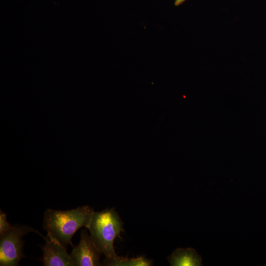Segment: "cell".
<instances>
[{
  "mask_svg": "<svg viewBox=\"0 0 266 266\" xmlns=\"http://www.w3.org/2000/svg\"><path fill=\"white\" fill-rule=\"evenodd\" d=\"M33 232L43 235L33 228L16 224L0 235V266H16L25 256L23 252L24 244L22 238L28 233Z\"/></svg>",
  "mask_w": 266,
  "mask_h": 266,
  "instance_id": "obj_3",
  "label": "cell"
},
{
  "mask_svg": "<svg viewBox=\"0 0 266 266\" xmlns=\"http://www.w3.org/2000/svg\"><path fill=\"white\" fill-rule=\"evenodd\" d=\"M171 266H201L202 258L192 248L176 249L167 257Z\"/></svg>",
  "mask_w": 266,
  "mask_h": 266,
  "instance_id": "obj_6",
  "label": "cell"
},
{
  "mask_svg": "<svg viewBox=\"0 0 266 266\" xmlns=\"http://www.w3.org/2000/svg\"><path fill=\"white\" fill-rule=\"evenodd\" d=\"M93 242L105 258L117 259L114 242L124 231L123 223L114 208L94 211L88 228Z\"/></svg>",
  "mask_w": 266,
  "mask_h": 266,
  "instance_id": "obj_2",
  "label": "cell"
},
{
  "mask_svg": "<svg viewBox=\"0 0 266 266\" xmlns=\"http://www.w3.org/2000/svg\"><path fill=\"white\" fill-rule=\"evenodd\" d=\"M94 211L89 205L65 211L48 208L44 214L43 228L47 235L65 248L68 245L73 247L72 237L79 229L88 228Z\"/></svg>",
  "mask_w": 266,
  "mask_h": 266,
  "instance_id": "obj_1",
  "label": "cell"
},
{
  "mask_svg": "<svg viewBox=\"0 0 266 266\" xmlns=\"http://www.w3.org/2000/svg\"><path fill=\"white\" fill-rule=\"evenodd\" d=\"M12 226L7 221V214L0 210V235L9 230Z\"/></svg>",
  "mask_w": 266,
  "mask_h": 266,
  "instance_id": "obj_8",
  "label": "cell"
},
{
  "mask_svg": "<svg viewBox=\"0 0 266 266\" xmlns=\"http://www.w3.org/2000/svg\"><path fill=\"white\" fill-rule=\"evenodd\" d=\"M186 0H175L174 5L175 6H178L183 3Z\"/></svg>",
  "mask_w": 266,
  "mask_h": 266,
  "instance_id": "obj_9",
  "label": "cell"
},
{
  "mask_svg": "<svg viewBox=\"0 0 266 266\" xmlns=\"http://www.w3.org/2000/svg\"><path fill=\"white\" fill-rule=\"evenodd\" d=\"M102 265L107 266H153L152 260L144 256L129 258L120 257L117 259L105 258L103 260Z\"/></svg>",
  "mask_w": 266,
  "mask_h": 266,
  "instance_id": "obj_7",
  "label": "cell"
},
{
  "mask_svg": "<svg viewBox=\"0 0 266 266\" xmlns=\"http://www.w3.org/2000/svg\"><path fill=\"white\" fill-rule=\"evenodd\" d=\"M45 244L41 246L40 261L44 266H75L70 254L62 244L48 235L43 236Z\"/></svg>",
  "mask_w": 266,
  "mask_h": 266,
  "instance_id": "obj_5",
  "label": "cell"
},
{
  "mask_svg": "<svg viewBox=\"0 0 266 266\" xmlns=\"http://www.w3.org/2000/svg\"><path fill=\"white\" fill-rule=\"evenodd\" d=\"M87 228L81 230L79 242L73 246L70 254L75 266H102L100 259L102 253L97 247Z\"/></svg>",
  "mask_w": 266,
  "mask_h": 266,
  "instance_id": "obj_4",
  "label": "cell"
}]
</instances>
